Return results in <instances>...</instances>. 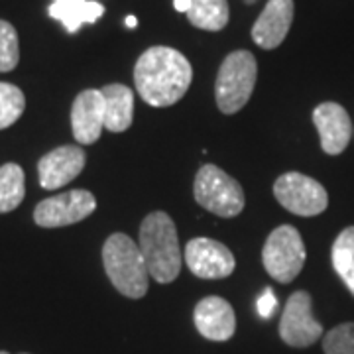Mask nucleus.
<instances>
[{
	"label": "nucleus",
	"instance_id": "1",
	"mask_svg": "<svg viewBox=\"0 0 354 354\" xmlns=\"http://www.w3.org/2000/svg\"><path fill=\"white\" fill-rule=\"evenodd\" d=\"M193 69L181 51L167 46L146 50L134 67V83L140 97L150 106H171L187 93Z\"/></svg>",
	"mask_w": 354,
	"mask_h": 354
},
{
	"label": "nucleus",
	"instance_id": "2",
	"mask_svg": "<svg viewBox=\"0 0 354 354\" xmlns=\"http://www.w3.org/2000/svg\"><path fill=\"white\" fill-rule=\"evenodd\" d=\"M138 246L150 278L158 283H171L179 276L183 254L179 248L176 223L167 213L153 211L142 221Z\"/></svg>",
	"mask_w": 354,
	"mask_h": 354
},
{
	"label": "nucleus",
	"instance_id": "3",
	"mask_svg": "<svg viewBox=\"0 0 354 354\" xmlns=\"http://www.w3.org/2000/svg\"><path fill=\"white\" fill-rule=\"evenodd\" d=\"M102 264L113 286L124 297L140 299L146 295L150 272L140 246L128 234L114 232L102 246Z\"/></svg>",
	"mask_w": 354,
	"mask_h": 354
},
{
	"label": "nucleus",
	"instance_id": "4",
	"mask_svg": "<svg viewBox=\"0 0 354 354\" xmlns=\"http://www.w3.org/2000/svg\"><path fill=\"white\" fill-rule=\"evenodd\" d=\"M258 77V64L250 51L239 50L228 53L218 67L215 97L218 111L225 114L239 113L250 101Z\"/></svg>",
	"mask_w": 354,
	"mask_h": 354
},
{
	"label": "nucleus",
	"instance_id": "5",
	"mask_svg": "<svg viewBox=\"0 0 354 354\" xmlns=\"http://www.w3.org/2000/svg\"><path fill=\"white\" fill-rule=\"evenodd\" d=\"M193 195L203 209L223 218L241 215L244 209V191L241 183L213 164L203 165L197 171Z\"/></svg>",
	"mask_w": 354,
	"mask_h": 354
},
{
	"label": "nucleus",
	"instance_id": "6",
	"mask_svg": "<svg viewBox=\"0 0 354 354\" xmlns=\"http://www.w3.org/2000/svg\"><path fill=\"white\" fill-rule=\"evenodd\" d=\"M266 272L279 283H290L301 274L305 264V244L299 230L281 225L268 236L262 250Z\"/></svg>",
	"mask_w": 354,
	"mask_h": 354
},
{
	"label": "nucleus",
	"instance_id": "7",
	"mask_svg": "<svg viewBox=\"0 0 354 354\" xmlns=\"http://www.w3.org/2000/svg\"><path fill=\"white\" fill-rule=\"evenodd\" d=\"M274 195L283 209L299 216L321 215L329 205L325 187L313 177L299 171H290L278 177L274 183Z\"/></svg>",
	"mask_w": 354,
	"mask_h": 354
},
{
	"label": "nucleus",
	"instance_id": "8",
	"mask_svg": "<svg viewBox=\"0 0 354 354\" xmlns=\"http://www.w3.org/2000/svg\"><path fill=\"white\" fill-rule=\"evenodd\" d=\"M281 341L295 348L311 346L323 337V325L313 317L311 295L299 290L291 293L279 321Z\"/></svg>",
	"mask_w": 354,
	"mask_h": 354
},
{
	"label": "nucleus",
	"instance_id": "9",
	"mask_svg": "<svg viewBox=\"0 0 354 354\" xmlns=\"http://www.w3.org/2000/svg\"><path fill=\"white\" fill-rule=\"evenodd\" d=\"M95 209L97 199L91 191L73 189L38 203L34 211V221L38 227L44 228L69 227L93 215Z\"/></svg>",
	"mask_w": 354,
	"mask_h": 354
},
{
	"label": "nucleus",
	"instance_id": "10",
	"mask_svg": "<svg viewBox=\"0 0 354 354\" xmlns=\"http://www.w3.org/2000/svg\"><path fill=\"white\" fill-rule=\"evenodd\" d=\"M183 260L191 272L201 279H223L234 272V254L223 242L213 239H193L187 242Z\"/></svg>",
	"mask_w": 354,
	"mask_h": 354
},
{
	"label": "nucleus",
	"instance_id": "11",
	"mask_svg": "<svg viewBox=\"0 0 354 354\" xmlns=\"http://www.w3.org/2000/svg\"><path fill=\"white\" fill-rule=\"evenodd\" d=\"M313 122L321 138L323 152L329 156H339L346 150L354 134V127L351 116L341 104L321 102L313 111Z\"/></svg>",
	"mask_w": 354,
	"mask_h": 354
},
{
	"label": "nucleus",
	"instance_id": "12",
	"mask_svg": "<svg viewBox=\"0 0 354 354\" xmlns=\"http://www.w3.org/2000/svg\"><path fill=\"white\" fill-rule=\"evenodd\" d=\"M106 118L104 95L99 88L79 93L71 109V128L79 144H95L101 138Z\"/></svg>",
	"mask_w": 354,
	"mask_h": 354
},
{
	"label": "nucleus",
	"instance_id": "13",
	"mask_svg": "<svg viewBox=\"0 0 354 354\" xmlns=\"http://www.w3.org/2000/svg\"><path fill=\"white\" fill-rule=\"evenodd\" d=\"M85 167V152L79 146H59L48 152L38 164L39 185L44 189H59L71 183Z\"/></svg>",
	"mask_w": 354,
	"mask_h": 354
},
{
	"label": "nucleus",
	"instance_id": "14",
	"mask_svg": "<svg viewBox=\"0 0 354 354\" xmlns=\"http://www.w3.org/2000/svg\"><path fill=\"white\" fill-rule=\"evenodd\" d=\"M293 0H268L262 14L252 26V39L262 50L281 46L293 22Z\"/></svg>",
	"mask_w": 354,
	"mask_h": 354
},
{
	"label": "nucleus",
	"instance_id": "15",
	"mask_svg": "<svg viewBox=\"0 0 354 354\" xmlns=\"http://www.w3.org/2000/svg\"><path fill=\"white\" fill-rule=\"evenodd\" d=\"M195 327L205 339L215 342L228 341L236 330V317L234 309L223 297H203L193 311Z\"/></svg>",
	"mask_w": 354,
	"mask_h": 354
},
{
	"label": "nucleus",
	"instance_id": "16",
	"mask_svg": "<svg viewBox=\"0 0 354 354\" xmlns=\"http://www.w3.org/2000/svg\"><path fill=\"white\" fill-rule=\"evenodd\" d=\"M50 18L62 22L69 34H77L83 24H95L104 14V6L97 0H53L48 8Z\"/></svg>",
	"mask_w": 354,
	"mask_h": 354
},
{
	"label": "nucleus",
	"instance_id": "17",
	"mask_svg": "<svg viewBox=\"0 0 354 354\" xmlns=\"http://www.w3.org/2000/svg\"><path fill=\"white\" fill-rule=\"evenodd\" d=\"M104 95V106H106V118L104 128L111 132H124L132 127L134 120V93L132 88L120 83H113L102 87Z\"/></svg>",
	"mask_w": 354,
	"mask_h": 354
},
{
	"label": "nucleus",
	"instance_id": "18",
	"mask_svg": "<svg viewBox=\"0 0 354 354\" xmlns=\"http://www.w3.org/2000/svg\"><path fill=\"white\" fill-rule=\"evenodd\" d=\"M230 10L227 0H191L187 20L199 30L221 32L228 24Z\"/></svg>",
	"mask_w": 354,
	"mask_h": 354
},
{
	"label": "nucleus",
	"instance_id": "19",
	"mask_svg": "<svg viewBox=\"0 0 354 354\" xmlns=\"http://www.w3.org/2000/svg\"><path fill=\"white\" fill-rule=\"evenodd\" d=\"M330 260L335 272L354 297V227L344 228L337 236V241L333 242Z\"/></svg>",
	"mask_w": 354,
	"mask_h": 354
},
{
	"label": "nucleus",
	"instance_id": "20",
	"mask_svg": "<svg viewBox=\"0 0 354 354\" xmlns=\"http://www.w3.org/2000/svg\"><path fill=\"white\" fill-rule=\"evenodd\" d=\"M24 171L18 164H4L0 167V213H10L24 201Z\"/></svg>",
	"mask_w": 354,
	"mask_h": 354
},
{
	"label": "nucleus",
	"instance_id": "21",
	"mask_svg": "<svg viewBox=\"0 0 354 354\" xmlns=\"http://www.w3.org/2000/svg\"><path fill=\"white\" fill-rule=\"evenodd\" d=\"M26 109V97L12 83H0V130L12 127Z\"/></svg>",
	"mask_w": 354,
	"mask_h": 354
},
{
	"label": "nucleus",
	"instance_id": "22",
	"mask_svg": "<svg viewBox=\"0 0 354 354\" xmlns=\"http://www.w3.org/2000/svg\"><path fill=\"white\" fill-rule=\"evenodd\" d=\"M20 62V46L14 26L6 20H0V73H8L16 69Z\"/></svg>",
	"mask_w": 354,
	"mask_h": 354
},
{
	"label": "nucleus",
	"instance_id": "23",
	"mask_svg": "<svg viewBox=\"0 0 354 354\" xmlns=\"http://www.w3.org/2000/svg\"><path fill=\"white\" fill-rule=\"evenodd\" d=\"M325 354H354V323H342L323 339Z\"/></svg>",
	"mask_w": 354,
	"mask_h": 354
},
{
	"label": "nucleus",
	"instance_id": "24",
	"mask_svg": "<svg viewBox=\"0 0 354 354\" xmlns=\"http://www.w3.org/2000/svg\"><path fill=\"white\" fill-rule=\"evenodd\" d=\"M256 307H258V313H260L262 319H270V317L274 315V311H276V307H278V301H276L274 291L270 290V288H266V291L260 295Z\"/></svg>",
	"mask_w": 354,
	"mask_h": 354
},
{
	"label": "nucleus",
	"instance_id": "25",
	"mask_svg": "<svg viewBox=\"0 0 354 354\" xmlns=\"http://www.w3.org/2000/svg\"><path fill=\"white\" fill-rule=\"evenodd\" d=\"M174 6H176L177 12H185L189 10L191 6V0H174Z\"/></svg>",
	"mask_w": 354,
	"mask_h": 354
},
{
	"label": "nucleus",
	"instance_id": "26",
	"mask_svg": "<svg viewBox=\"0 0 354 354\" xmlns=\"http://www.w3.org/2000/svg\"><path fill=\"white\" fill-rule=\"evenodd\" d=\"M124 24H127V28H136L138 26V18L136 16H127V20H124Z\"/></svg>",
	"mask_w": 354,
	"mask_h": 354
},
{
	"label": "nucleus",
	"instance_id": "27",
	"mask_svg": "<svg viewBox=\"0 0 354 354\" xmlns=\"http://www.w3.org/2000/svg\"><path fill=\"white\" fill-rule=\"evenodd\" d=\"M244 2H246V4H254L256 0H244Z\"/></svg>",
	"mask_w": 354,
	"mask_h": 354
},
{
	"label": "nucleus",
	"instance_id": "28",
	"mask_svg": "<svg viewBox=\"0 0 354 354\" xmlns=\"http://www.w3.org/2000/svg\"><path fill=\"white\" fill-rule=\"evenodd\" d=\"M0 354H10V353H6V351H0ZM22 354H26V353H22Z\"/></svg>",
	"mask_w": 354,
	"mask_h": 354
}]
</instances>
